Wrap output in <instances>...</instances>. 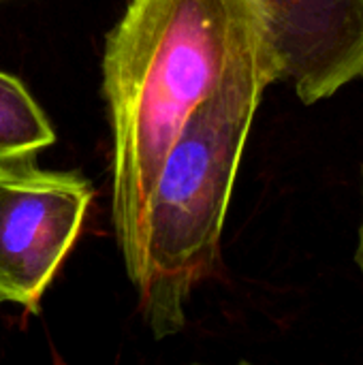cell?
I'll list each match as a JSON object with an SVG mask.
<instances>
[{
	"label": "cell",
	"instance_id": "obj_1",
	"mask_svg": "<svg viewBox=\"0 0 363 365\" xmlns=\"http://www.w3.org/2000/svg\"><path fill=\"white\" fill-rule=\"evenodd\" d=\"M282 64L255 0H131L107 36L103 88L113 135L111 216L124 261L178 133L218 92L274 83Z\"/></svg>",
	"mask_w": 363,
	"mask_h": 365
},
{
	"label": "cell",
	"instance_id": "obj_2",
	"mask_svg": "<svg viewBox=\"0 0 363 365\" xmlns=\"http://www.w3.org/2000/svg\"><path fill=\"white\" fill-rule=\"evenodd\" d=\"M267 88L248 81L199 105L160 165L124 261L156 338L184 327L190 293L218 267L237 169Z\"/></svg>",
	"mask_w": 363,
	"mask_h": 365
},
{
	"label": "cell",
	"instance_id": "obj_3",
	"mask_svg": "<svg viewBox=\"0 0 363 365\" xmlns=\"http://www.w3.org/2000/svg\"><path fill=\"white\" fill-rule=\"evenodd\" d=\"M32 158L0 163V304L39 312L92 203L77 173L45 171Z\"/></svg>",
	"mask_w": 363,
	"mask_h": 365
},
{
	"label": "cell",
	"instance_id": "obj_4",
	"mask_svg": "<svg viewBox=\"0 0 363 365\" xmlns=\"http://www.w3.org/2000/svg\"><path fill=\"white\" fill-rule=\"evenodd\" d=\"M302 103L363 77V0H255Z\"/></svg>",
	"mask_w": 363,
	"mask_h": 365
},
{
	"label": "cell",
	"instance_id": "obj_5",
	"mask_svg": "<svg viewBox=\"0 0 363 365\" xmlns=\"http://www.w3.org/2000/svg\"><path fill=\"white\" fill-rule=\"evenodd\" d=\"M53 141V126L26 86L0 71V163L32 158Z\"/></svg>",
	"mask_w": 363,
	"mask_h": 365
},
{
	"label": "cell",
	"instance_id": "obj_6",
	"mask_svg": "<svg viewBox=\"0 0 363 365\" xmlns=\"http://www.w3.org/2000/svg\"><path fill=\"white\" fill-rule=\"evenodd\" d=\"M362 252H363V248H362Z\"/></svg>",
	"mask_w": 363,
	"mask_h": 365
}]
</instances>
